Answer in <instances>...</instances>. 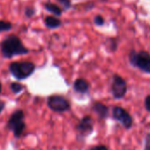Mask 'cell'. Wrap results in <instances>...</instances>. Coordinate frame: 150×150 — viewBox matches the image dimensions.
<instances>
[{"label":"cell","mask_w":150,"mask_h":150,"mask_svg":"<svg viewBox=\"0 0 150 150\" xmlns=\"http://www.w3.org/2000/svg\"><path fill=\"white\" fill-rule=\"evenodd\" d=\"M94 130V122L91 116L86 115L81 119L76 126V131L78 136L81 138H85L89 136Z\"/></svg>","instance_id":"8"},{"label":"cell","mask_w":150,"mask_h":150,"mask_svg":"<svg viewBox=\"0 0 150 150\" xmlns=\"http://www.w3.org/2000/svg\"><path fill=\"white\" fill-rule=\"evenodd\" d=\"M129 63L142 72L150 75V54L146 50L132 49L128 54Z\"/></svg>","instance_id":"2"},{"label":"cell","mask_w":150,"mask_h":150,"mask_svg":"<svg viewBox=\"0 0 150 150\" xmlns=\"http://www.w3.org/2000/svg\"><path fill=\"white\" fill-rule=\"evenodd\" d=\"M108 48L112 52H115L118 49V41L115 38H109L107 39Z\"/></svg>","instance_id":"14"},{"label":"cell","mask_w":150,"mask_h":150,"mask_svg":"<svg viewBox=\"0 0 150 150\" xmlns=\"http://www.w3.org/2000/svg\"><path fill=\"white\" fill-rule=\"evenodd\" d=\"M12 93L14 94H18L19 92H21L23 90H24V85H22L21 83H17V82H14V83H11V86H10Z\"/></svg>","instance_id":"13"},{"label":"cell","mask_w":150,"mask_h":150,"mask_svg":"<svg viewBox=\"0 0 150 150\" xmlns=\"http://www.w3.org/2000/svg\"><path fill=\"white\" fill-rule=\"evenodd\" d=\"M93 112L102 120L107 119L109 117V107L101 102H94L91 105Z\"/></svg>","instance_id":"9"},{"label":"cell","mask_w":150,"mask_h":150,"mask_svg":"<svg viewBox=\"0 0 150 150\" xmlns=\"http://www.w3.org/2000/svg\"><path fill=\"white\" fill-rule=\"evenodd\" d=\"M36 67L32 62H13L9 66L11 74L18 80H25L31 76Z\"/></svg>","instance_id":"3"},{"label":"cell","mask_w":150,"mask_h":150,"mask_svg":"<svg viewBox=\"0 0 150 150\" xmlns=\"http://www.w3.org/2000/svg\"><path fill=\"white\" fill-rule=\"evenodd\" d=\"M144 105H145V109H146L149 112H150V95H148V96L145 98Z\"/></svg>","instance_id":"20"},{"label":"cell","mask_w":150,"mask_h":150,"mask_svg":"<svg viewBox=\"0 0 150 150\" xmlns=\"http://www.w3.org/2000/svg\"><path fill=\"white\" fill-rule=\"evenodd\" d=\"M150 150V133L147 134L144 138V149Z\"/></svg>","instance_id":"19"},{"label":"cell","mask_w":150,"mask_h":150,"mask_svg":"<svg viewBox=\"0 0 150 150\" xmlns=\"http://www.w3.org/2000/svg\"><path fill=\"white\" fill-rule=\"evenodd\" d=\"M58 3L60 4V5L62 6V8L64 11H67L69 9L71 8V1L70 0H57Z\"/></svg>","instance_id":"17"},{"label":"cell","mask_w":150,"mask_h":150,"mask_svg":"<svg viewBox=\"0 0 150 150\" xmlns=\"http://www.w3.org/2000/svg\"><path fill=\"white\" fill-rule=\"evenodd\" d=\"M12 28V24L6 20H0V33L10 31Z\"/></svg>","instance_id":"15"},{"label":"cell","mask_w":150,"mask_h":150,"mask_svg":"<svg viewBox=\"0 0 150 150\" xmlns=\"http://www.w3.org/2000/svg\"><path fill=\"white\" fill-rule=\"evenodd\" d=\"M24 120H25V113L22 110L18 109L14 112H12L7 122V128L11 132H12L13 135L16 138H19L25 129L26 126Z\"/></svg>","instance_id":"4"},{"label":"cell","mask_w":150,"mask_h":150,"mask_svg":"<svg viewBox=\"0 0 150 150\" xmlns=\"http://www.w3.org/2000/svg\"><path fill=\"white\" fill-rule=\"evenodd\" d=\"M89 150H109L108 148L105 145H97L92 148H91Z\"/></svg>","instance_id":"21"},{"label":"cell","mask_w":150,"mask_h":150,"mask_svg":"<svg viewBox=\"0 0 150 150\" xmlns=\"http://www.w3.org/2000/svg\"><path fill=\"white\" fill-rule=\"evenodd\" d=\"M44 24L49 29H56L62 25V21L55 16H47L44 18Z\"/></svg>","instance_id":"11"},{"label":"cell","mask_w":150,"mask_h":150,"mask_svg":"<svg viewBox=\"0 0 150 150\" xmlns=\"http://www.w3.org/2000/svg\"><path fill=\"white\" fill-rule=\"evenodd\" d=\"M93 21H94V24H95L97 26H103V25H105V22L104 17H103L102 15H100V14L96 15V16L94 17Z\"/></svg>","instance_id":"16"},{"label":"cell","mask_w":150,"mask_h":150,"mask_svg":"<svg viewBox=\"0 0 150 150\" xmlns=\"http://www.w3.org/2000/svg\"><path fill=\"white\" fill-rule=\"evenodd\" d=\"M127 91V81L119 74H114L112 79L111 84V92L113 98L122 99L125 98Z\"/></svg>","instance_id":"6"},{"label":"cell","mask_w":150,"mask_h":150,"mask_svg":"<svg viewBox=\"0 0 150 150\" xmlns=\"http://www.w3.org/2000/svg\"><path fill=\"white\" fill-rule=\"evenodd\" d=\"M47 107L58 113H62L70 110V103L69 101L62 95H51L47 98Z\"/></svg>","instance_id":"5"},{"label":"cell","mask_w":150,"mask_h":150,"mask_svg":"<svg viewBox=\"0 0 150 150\" xmlns=\"http://www.w3.org/2000/svg\"><path fill=\"white\" fill-rule=\"evenodd\" d=\"M1 53L4 58L11 59L17 55H24L29 53V49L25 47L20 38L15 34L5 37L1 42Z\"/></svg>","instance_id":"1"},{"label":"cell","mask_w":150,"mask_h":150,"mask_svg":"<svg viewBox=\"0 0 150 150\" xmlns=\"http://www.w3.org/2000/svg\"><path fill=\"white\" fill-rule=\"evenodd\" d=\"M73 89L80 94H86L90 91V83L84 78H77L73 84Z\"/></svg>","instance_id":"10"},{"label":"cell","mask_w":150,"mask_h":150,"mask_svg":"<svg viewBox=\"0 0 150 150\" xmlns=\"http://www.w3.org/2000/svg\"><path fill=\"white\" fill-rule=\"evenodd\" d=\"M35 14V9L33 7H30V6H27L25 10V15L27 17V18H32L33 15Z\"/></svg>","instance_id":"18"},{"label":"cell","mask_w":150,"mask_h":150,"mask_svg":"<svg viewBox=\"0 0 150 150\" xmlns=\"http://www.w3.org/2000/svg\"><path fill=\"white\" fill-rule=\"evenodd\" d=\"M43 6H44V8H45L47 11L51 12V13L54 14L55 17H60V16H62V9L61 7H59L57 4H54V3L47 2V3H44Z\"/></svg>","instance_id":"12"},{"label":"cell","mask_w":150,"mask_h":150,"mask_svg":"<svg viewBox=\"0 0 150 150\" xmlns=\"http://www.w3.org/2000/svg\"><path fill=\"white\" fill-rule=\"evenodd\" d=\"M101 1H102V2H108L109 0H101Z\"/></svg>","instance_id":"24"},{"label":"cell","mask_w":150,"mask_h":150,"mask_svg":"<svg viewBox=\"0 0 150 150\" xmlns=\"http://www.w3.org/2000/svg\"><path fill=\"white\" fill-rule=\"evenodd\" d=\"M2 92V84H1V83H0V93Z\"/></svg>","instance_id":"23"},{"label":"cell","mask_w":150,"mask_h":150,"mask_svg":"<svg viewBox=\"0 0 150 150\" xmlns=\"http://www.w3.org/2000/svg\"><path fill=\"white\" fill-rule=\"evenodd\" d=\"M112 118L119 121L126 129L129 130L132 128L134 124V119L132 115L123 107L114 106L112 108Z\"/></svg>","instance_id":"7"},{"label":"cell","mask_w":150,"mask_h":150,"mask_svg":"<svg viewBox=\"0 0 150 150\" xmlns=\"http://www.w3.org/2000/svg\"><path fill=\"white\" fill-rule=\"evenodd\" d=\"M5 102L4 101H2V100H0V114L2 113V112L4 111V107H5Z\"/></svg>","instance_id":"22"}]
</instances>
